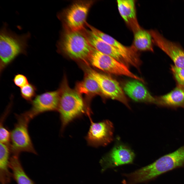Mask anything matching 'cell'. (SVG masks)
Returning <instances> with one entry per match:
<instances>
[{"instance_id": "1", "label": "cell", "mask_w": 184, "mask_h": 184, "mask_svg": "<svg viewBox=\"0 0 184 184\" xmlns=\"http://www.w3.org/2000/svg\"><path fill=\"white\" fill-rule=\"evenodd\" d=\"M184 167V145L164 155L152 164L124 175L128 184H136L152 180L173 169Z\"/></svg>"}, {"instance_id": "2", "label": "cell", "mask_w": 184, "mask_h": 184, "mask_svg": "<svg viewBox=\"0 0 184 184\" xmlns=\"http://www.w3.org/2000/svg\"><path fill=\"white\" fill-rule=\"evenodd\" d=\"M30 36L29 32L18 35L8 29L6 24L3 26L0 32L1 75L19 55L27 54Z\"/></svg>"}, {"instance_id": "3", "label": "cell", "mask_w": 184, "mask_h": 184, "mask_svg": "<svg viewBox=\"0 0 184 184\" xmlns=\"http://www.w3.org/2000/svg\"><path fill=\"white\" fill-rule=\"evenodd\" d=\"M57 111L61 123L62 131L73 120L86 113V108L80 94L71 88L66 81L60 89Z\"/></svg>"}, {"instance_id": "4", "label": "cell", "mask_w": 184, "mask_h": 184, "mask_svg": "<svg viewBox=\"0 0 184 184\" xmlns=\"http://www.w3.org/2000/svg\"><path fill=\"white\" fill-rule=\"evenodd\" d=\"M58 47L70 58L83 61L88 59L93 48L82 30H65L58 43Z\"/></svg>"}, {"instance_id": "5", "label": "cell", "mask_w": 184, "mask_h": 184, "mask_svg": "<svg viewBox=\"0 0 184 184\" xmlns=\"http://www.w3.org/2000/svg\"><path fill=\"white\" fill-rule=\"evenodd\" d=\"M16 123L11 131L9 147L12 155L19 156L22 152L37 155L29 134L28 125L31 119L26 113L16 114Z\"/></svg>"}, {"instance_id": "6", "label": "cell", "mask_w": 184, "mask_h": 184, "mask_svg": "<svg viewBox=\"0 0 184 184\" xmlns=\"http://www.w3.org/2000/svg\"><path fill=\"white\" fill-rule=\"evenodd\" d=\"M93 0H78L73 2L60 14L65 30L80 31L86 25L90 8L95 2Z\"/></svg>"}, {"instance_id": "7", "label": "cell", "mask_w": 184, "mask_h": 184, "mask_svg": "<svg viewBox=\"0 0 184 184\" xmlns=\"http://www.w3.org/2000/svg\"><path fill=\"white\" fill-rule=\"evenodd\" d=\"M88 60L93 66L104 71L114 75L126 76L144 82L142 78L131 72L126 65L93 47Z\"/></svg>"}, {"instance_id": "8", "label": "cell", "mask_w": 184, "mask_h": 184, "mask_svg": "<svg viewBox=\"0 0 184 184\" xmlns=\"http://www.w3.org/2000/svg\"><path fill=\"white\" fill-rule=\"evenodd\" d=\"M90 119L91 124L85 139L88 145L94 147L105 146L113 139L114 127L108 120L94 122Z\"/></svg>"}, {"instance_id": "9", "label": "cell", "mask_w": 184, "mask_h": 184, "mask_svg": "<svg viewBox=\"0 0 184 184\" xmlns=\"http://www.w3.org/2000/svg\"><path fill=\"white\" fill-rule=\"evenodd\" d=\"M89 74L97 82L101 93L112 99L118 100L129 108L127 99L119 83L110 76L92 69H87Z\"/></svg>"}, {"instance_id": "10", "label": "cell", "mask_w": 184, "mask_h": 184, "mask_svg": "<svg viewBox=\"0 0 184 184\" xmlns=\"http://www.w3.org/2000/svg\"><path fill=\"white\" fill-rule=\"evenodd\" d=\"M60 90L46 91L36 96L31 101V107L26 112L31 119L45 112L57 110Z\"/></svg>"}, {"instance_id": "11", "label": "cell", "mask_w": 184, "mask_h": 184, "mask_svg": "<svg viewBox=\"0 0 184 184\" xmlns=\"http://www.w3.org/2000/svg\"><path fill=\"white\" fill-rule=\"evenodd\" d=\"M153 43L171 59L175 66L184 68V50L179 44L171 41L164 37L157 31H149Z\"/></svg>"}, {"instance_id": "12", "label": "cell", "mask_w": 184, "mask_h": 184, "mask_svg": "<svg viewBox=\"0 0 184 184\" xmlns=\"http://www.w3.org/2000/svg\"><path fill=\"white\" fill-rule=\"evenodd\" d=\"M82 31L91 46L99 51L109 55L127 66L132 61L129 57L97 36L91 30L84 28Z\"/></svg>"}, {"instance_id": "13", "label": "cell", "mask_w": 184, "mask_h": 184, "mask_svg": "<svg viewBox=\"0 0 184 184\" xmlns=\"http://www.w3.org/2000/svg\"><path fill=\"white\" fill-rule=\"evenodd\" d=\"M134 157V153L128 147L122 145H117L100 160L102 171L110 168L131 163Z\"/></svg>"}, {"instance_id": "14", "label": "cell", "mask_w": 184, "mask_h": 184, "mask_svg": "<svg viewBox=\"0 0 184 184\" xmlns=\"http://www.w3.org/2000/svg\"><path fill=\"white\" fill-rule=\"evenodd\" d=\"M87 26L97 36L128 56L140 67L141 61L137 53L138 51L133 45L129 47L125 46L111 36L88 24Z\"/></svg>"}, {"instance_id": "15", "label": "cell", "mask_w": 184, "mask_h": 184, "mask_svg": "<svg viewBox=\"0 0 184 184\" xmlns=\"http://www.w3.org/2000/svg\"><path fill=\"white\" fill-rule=\"evenodd\" d=\"M138 81L136 80L126 82L123 88L125 93L135 101L156 104V97L152 96L143 85Z\"/></svg>"}, {"instance_id": "16", "label": "cell", "mask_w": 184, "mask_h": 184, "mask_svg": "<svg viewBox=\"0 0 184 184\" xmlns=\"http://www.w3.org/2000/svg\"><path fill=\"white\" fill-rule=\"evenodd\" d=\"M117 1L120 15L133 32L141 28L137 20L135 1L118 0Z\"/></svg>"}, {"instance_id": "17", "label": "cell", "mask_w": 184, "mask_h": 184, "mask_svg": "<svg viewBox=\"0 0 184 184\" xmlns=\"http://www.w3.org/2000/svg\"><path fill=\"white\" fill-rule=\"evenodd\" d=\"M156 104L172 108H184V87L178 85L168 93L156 97Z\"/></svg>"}, {"instance_id": "18", "label": "cell", "mask_w": 184, "mask_h": 184, "mask_svg": "<svg viewBox=\"0 0 184 184\" xmlns=\"http://www.w3.org/2000/svg\"><path fill=\"white\" fill-rule=\"evenodd\" d=\"M0 181L1 184H9L12 178L10 170L11 153L9 146L0 143Z\"/></svg>"}, {"instance_id": "19", "label": "cell", "mask_w": 184, "mask_h": 184, "mask_svg": "<svg viewBox=\"0 0 184 184\" xmlns=\"http://www.w3.org/2000/svg\"><path fill=\"white\" fill-rule=\"evenodd\" d=\"M9 167L12 178L17 184H35L26 173L22 166L19 156L12 155Z\"/></svg>"}, {"instance_id": "20", "label": "cell", "mask_w": 184, "mask_h": 184, "mask_svg": "<svg viewBox=\"0 0 184 184\" xmlns=\"http://www.w3.org/2000/svg\"><path fill=\"white\" fill-rule=\"evenodd\" d=\"M134 33L133 45L137 51H154L152 38L149 31L141 28Z\"/></svg>"}, {"instance_id": "21", "label": "cell", "mask_w": 184, "mask_h": 184, "mask_svg": "<svg viewBox=\"0 0 184 184\" xmlns=\"http://www.w3.org/2000/svg\"><path fill=\"white\" fill-rule=\"evenodd\" d=\"M76 89L80 95H95L101 93L96 81L87 72L83 80L77 84Z\"/></svg>"}, {"instance_id": "22", "label": "cell", "mask_w": 184, "mask_h": 184, "mask_svg": "<svg viewBox=\"0 0 184 184\" xmlns=\"http://www.w3.org/2000/svg\"><path fill=\"white\" fill-rule=\"evenodd\" d=\"M37 89L34 84L29 83L20 88V95L27 101L31 102L36 96Z\"/></svg>"}, {"instance_id": "23", "label": "cell", "mask_w": 184, "mask_h": 184, "mask_svg": "<svg viewBox=\"0 0 184 184\" xmlns=\"http://www.w3.org/2000/svg\"><path fill=\"white\" fill-rule=\"evenodd\" d=\"M170 70L176 85L184 87V68H178L174 65H171Z\"/></svg>"}, {"instance_id": "24", "label": "cell", "mask_w": 184, "mask_h": 184, "mask_svg": "<svg viewBox=\"0 0 184 184\" xmlns=\"http://www.w3.org/2000/svg\"><path fill=\"white\" fill-rule=\"evenodd\" d=\"M11 132L6 128L4 126L3 123H0V141L1 143L10 146Z\"/></svg>"}, {"instance_id": "25", "label": "cell", "mask_w": 184, "mask_h": 184, "mask_svg": "<svg viewBox=\"0 0 184 184\" xmlns=\"http://www.w3.org/2000/svg\"><path fill=\"white\" fill-rule=\"evenodd\" d=\"M13 81L16 86L20 88L29 83L27 77L24 75L18 73L16 74Z\"/></svg>"}, {"instance_id": "26", "label": "cell", "mask_w": 184, "mask_h": 184, "mask_svg": "<svg viewBox=\"0 0 184 184\" xmlns=\"http://www.w3.org/2000/svg\"><path fill=\"white\" fill-rule=\"evenodd\" d=\"M122 184H128L127 182L125 180H124L122 182Z\"/></svg>"}]
</instances>
